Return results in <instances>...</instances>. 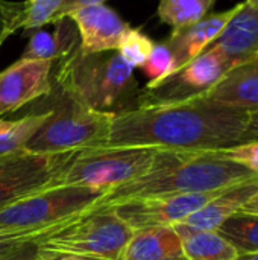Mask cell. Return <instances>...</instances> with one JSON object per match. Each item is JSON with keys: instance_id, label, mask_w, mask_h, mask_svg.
Here are the masks:
<instances>
[{"instance_id": "obj_10", "label": "cell", "mask_w": 258, "mask_h": 260, "mask_svg": "<svg viewBox=\"0 0 258 260\" xmlns=\"http://www.w3.org/2000/svg\"><path fill=\"white\" fill-rule=\"evenodd\" d=\"M225 189L199 193L135 197L105 206L109 207L132 232L152 227H173L214 200Z\"/></svg>"}, {"instance_id": "obj_33", "label": "cell", "mask_w": 258, "mask_h": 260, "mask_svg": "<svg viewBox=\"0 0 258 260\" xmlns=\"http://www.w3.org/2000/svg\"><path fill=\"white\" fill-rule=\"evenodd\" d=\"M236 260H258V253H254V254H239V257Z\"/></svg>"}, {"instance_id": "obj_9", "label": "cell", "mask_w": 258, "mask_h": 260, "mask_svg": "<svg viewBox=\"0 0 258 260\" xmlns=\"http://www.w3.org/2000/svg\"><path fill=\"white\" fill-rule=\"evenodd\" d=\"M79 152V151H78ZM76 152H21L0 160V209L36 192L58 186V180Z\"/></svg>"}, {"instance_id": "obj_29", "label": "cell", "mask_w": 258, "mask_h": 260, "mask_svg": "<svg viewBox=\"0 0 258 260\" xmlns=\"http://www.w3.org/2000/svg\"><path fill=\"white\" fill-rule=\"evenodd\" d=\"M103 2H105V0H64V2L61 3V6L58 8V11L55 12V15H53V18H52V21H55V20H58V18H61V17L68 15L71 11H75V9L81 8V6L96 5V3H103ZM52 21H50V23H52Z\"/></svg>"}, {"instance_id": "obj_12", "label": "cell", "mask_w": 258, "mask_h": 260, "mask_svg": "<svg viewBox=\"0 0 258 260\" xmlns=\"http://www.w3.org/2000/svg\"><path fill=\"white\" fill-rule=\"evenodd\" d=\"M65 17L75 23L81 38V49L85 53L117 50L122 35L131 26L103 3L81 6Z\"/></svg>"}, {"instance_id": "obj_18", "label": "cell", "mask_w": 258, "mask_h": 260, "mask_svg": "<svg viewBox=\"0 0 258 260\" xmlns=\"http://www.w3.org/2000/svg\"><path fill=\"white\" fill-rule=\"evenodd\" d=\"M184 260H236L237 250L219 232H181Z\"/></svg>"}, {"instance_id": "obj_26", "label": "cell", "mask_w": 258, "mask_h": 260, "mask_svg": "<svg viewBox=\"0 0 258 260\" xmlns=\"http://www.w3.org/2000/svg\"><path fill=\"white\" fill-rule=\"evenodd\" d=\"M225 158L239 163L258 175V140L245 142L227 149L219 151Z\"/></svg>"}, {"instance_id": "obj_22", "label": "cell", "mask_w": 258, "mask_h": 260, "mask_svg": "<svg viewBox=\"0 0 258 260\" xmlns=\"http://www.w3.org/2000/svg\"><path fill=\"white\" fill-rule=\"evenodd\" d=\"M154 44L155 41H152L146 34H143L140 29H134L129 26L119 41L117 52L132 69H141L151 56Z\"/></svg>"}, {"instance_id": "obj_34", "label": "cell", "mask_w": 258, "mask_h": 260, "mask_svg": "<svg viewBox=\"0 0 258 260\" xmlns=\"http://www.w3.org/2000/svg\"><path fill=\"white\" fill-rule=\"evenodd\" d=\"M249 5H252V6H255V8H258V0H246Z\"/></svg>"}, {"instance_id": "obj_25", "label": "cell", "mask_w": 258, "mask_h": 260, "mask_svg": "<svg viewBox=\"0 0 258 260\" xmlns=\"http://www.w3.org/2000/svg\"><path fill=\"white\" fill-rule=\"evenodd\" d=\"M67 224L56 225V227H47V229H24V230L0 227V256L11 250L18 248V247L27 245L32 242H38V241L44 239L46 236L53 235L55 232H58L59 229H62Z\"/></svg>"}, {"instance_id": "obj_8", "label": "cell", "mask_w": 258, "mask_h": 260, "mask_svg": "<svg viewBox=\"0 0 258 260\" xmlns=\"http://www.w3.org/2000/svg\"><path fill=\"white\" fill-rule=\"evenodd\" d=\"M230 69L227 56L219 49L210 46L161 82L141 88L137 107L172 104L204 96Z\"/></svg>"}, {"instance_id": "obj_2", "label": "cell", "mask_w": 258, "mask_h": 260, "mask_svg": "<svg viewBox=\"0 0 258 260\" xmlns=\"http://www.w3.org/2000/svg\"><path fill=\"white\" fill-rule=\"evenodd\" d=\"M255 175L219 151L155 149L151 168L141 177L109 190L97 206L135 197L211 192Z\"/></svg>"}, {"instance_id": "obj_19", "label": "cell", "mask_w": 258, "mask_h": 260, "mask_svg": "<svg viewBox=\"0 0 258 260\" xmlns=\"http://www.w3.org/2000/svg\"><path fill=\"white\" fill-rule=\"evenodd\" d=\"M50 111H36L20 119H0V160L26 151L27 142L49 119Z\"/></svg>"}, {"instance_id": "obj_21", "label": "cell", "mask_w": 258, "mask_h": 260, "mask_svg": "<svg viewBox=\"0 0 258 260\" xmlns=\"http://www.w3.org/2000/svg\"><path fill=\"white\" fill-rule=\"evenodd\" d=\"M211 6L213 0H161L158 17L172 30H179L207 17Z\"/></svg>"}, {"instance_id": "obj_6", "label": "cell", "mask_w": 258, "mask_h": 260, "mask_svg": "<svg viewBox=\"0 0 258 260\" xmlns=\"http://www.w3.org/2000/svg\"><path fill=\"white\" fill-rule=\"evenodd\" d=\"M155 148L99 146L75 154L58 186H79L109 192L141 177L152 163Z\"/></svg>"}, {"instance_id": "obj_5", "label": "cell", "mask_w": 258, "mask_h": 260, "mask_svg": "<svg viewBox=\"0 0 258 260\" xmlns=\"http://www.w3.org/2000/svg\"><path fill=\"white\" fill-rule=\"evenodd\" d=\"M132 233L109 207L96 206L35 244L43 254L117 260Z\"/></svg>"}, {"instance_id": "obj_1", "label": "cell", "mask_w": 258, "mask_h": 260, "mask_svg": "<svg viewBox=\"0 0 258 260\" xmlns=\"http://www.w3.org/2000/svg\"><path fill=\"white\" fill-rule=\"evenodd\" d=\"M249 113L199 96L116 114L103 146L220 151L243 143Z\"/></svg>"}, {"instance_id": "obj_7", "label": "cell", "mask_w": 258, "mask_h": 260, "mask_svg": "<svg viewBox=\"0 0 258 260\" xmlns=\"http://www.w3.org/2000/svg\"><path fill=\"white\" fill-rule=\"evenodd\" d=\"M105 195L88 187L52 186L0 209V227L24 230L62 225L94 209Z\"/></svg>"}, {"instance_id": "obj_35", "label": "cell", "mask_w": 258, "mask_h": 260, "mask_svg": "<svg viewBox=\"0 0 258 260\" xmlns=\"http://www.w3.org/2000/svg\"><path fill=\"white\" fill-rule=\"evenodd\" d=\"M181 260H184V259H181Z\"/></svg>"}, {"instance_id": "obj_15", "label": "cell", "mask_w": 258, "mask_h": 260, "mask_svg": "<svg viewBox=\"0 0 258 260\" xmlns=\"http://www.w3.org/2000/svg\"><path fill=\"white\" fill-rule=\"evenodd\" d=\"M237 6L222 12L208 14L192 26L182 27L179 30H172L170 37L164 41L175 56L176 70L199 56L219 37L225 24L234 15Z\"/></svg>"}, {"instance_id": "obj_28", "label": "cell", "mask_w": 258, "mask_h": 260, "mask_svg": "<svg viewBox=\"0 0 258 260\" xmlns=\"http://www.w3.org/2000/svg\"><path fill=\"white\" fill-rule=\"evenodd\" d=\"M0 260H40V251L36 244L32 242L2 254Z\"/></svg>"}, {"instance_id": "obj_14", "label": "cell", "mask_w": 258, "mask_h": 260, "mask_svg": "<svg viewBox=\"0 0 258 260\" xmlns=\"http://www.w3.org/2000/svg\"><path fill=\"white\" fill-rule=\"evenodd\" d=\"M210 46L219 49L231 67L258 56V8L248 2L237 5L234 15Z\"/></svg>"}, {"instance_id": "obj_20", "label": "cell", "mask_w": 258, "mask_h": 260, "mask_svg": "<svg viewBox=\"0 0 258 260\" xmlns=\"http://www.w3.org/2000/svg\"><path fill=\"white\" fill-rule=\"evenodd\" d=\"M217 232L237 250L239 254L258 253V215L237 212Z\"/></svg>"}, {"instance_id": "obj_11", "label": "cell", "mask_w": 258, "mask_h": 260, "mask_svg": "<svg viewBox=\"0 0 258 260\" xmlns=\"http://www.w3.org/2000/svg\"><path fill=\"white\" fill-rule=\"evenodd\" d=\"M53 61L23 59L0 72V116L43 99L52 91Z\"/></svg>"}, {"instance_id": "obj_31", "label": "cell", "mask_w": 258, "mask_h": 260, "mask_svg": "<svg viewBox=\"0 0 258 260\" xmlns=\"http://www.w3.org/2000/svg\"><path fill=\"white\" fill-rule=\"evenodd\" d=\"M40 251V250H38ZM40 260H100L90 259V257H79V256H68V254H43L40 253Z\"/></svg>"}, {"instance_id": "obj_23", "label": "cell", "mask_w": 258, "mask_h": 260, "mask_svg": "<svg viewBox=\"0 0 258 260\" xmlns=\"http://www.w3.org/2000/svg\"><path fill=\"white\" fill-rule=\"evenodd\" d=\"M64 0H26L23 9L14 23V32L18 29H36L52 21L55 12Z\"/></svg>"}, {"instance_id": "obj_16", "label": "cell", "mask_w": 258, "mask_h": 260, "mask_svg": "<svg viewBox=\"0 0 258 260\" xmlns=\"http://www.w3.org/2000/svg\"><path fill=\"white\" fill-rule=\"evenodd\" d=\"M204 96L222 105L246 111H257L258 56L231 67Z\"/></svg>"}, {"instance_id": "obj_30", "label": "cell", "mask_w": 258, "mask_h": 260, "mask_svg": "<svg viewBox=\"0 0 258 260\" xmlns=\"http://www.w3.org/2000/svg\"><path fill=\"white\" fill-rule=\"evenodd\" d=\"M254 140H258V110L249 113L248 126H246V131L243 136V143L245 142H254Z\"/></svg>"}, {"instance_id": "obj_17", "label": "cell", "mask_w": 258, "mask_h": 260, "mask_svg": "<svg viewBox=\"0 0 258 260\" xmlns=\"http://www.w3.org/2000/svg\"><path fill=\"white\" fill-rule=\"evenodd\" d=\"M182 244L173 227H152L132 233L117 260H181Z\"/></svg>"}, {"instance_id": "obj_3", "label": "cell", "mask_w": 258, "mask_h": 260, "mask_svg": "<svg viewBox=\"0 0 258 260\" xmlns=\"http://www.w3.org/2000/svg\"><path fill=\"white\" fill-rule=\"evenodd\" d=\"M52 82L82 105L114 116L137 108L141 90L117 50L85 53L81 44L53 62Z\"/></svg>"}, {"instance_id": "obj_32", "label": "cell", "mask_w": 258, "mask_h": 260, "mask_svg": "<svg viewBox=\"0 0 258 260\" xmlns=\"http://www.w3.org/2000/svg\"><path fill=\"white\" fill-rule=\"evenodd\" d=\"M240 212H246V213H255L258 215V190L257 193L240 209Z\"/></svg>"}, {"instance_id": "obj_27", "label": "cell", "mask_w": 258, "mask_h": 260, "mask_svg": "<svg viewBox=\"0 0 258 260\" xmlns=\"http://www.w3.org/2000/svg\"><path fill=\"white\" fill-rule=\"evenodd\" d=\"M23 9V2L0 0V44L14 34V23Z\"/></svg>"}, {"instance_id": "obj_24", "label": "cell", "mask_w": 258, "mask_h": 260, "mask_svg": "<svg viewBox=\"0 0 258 260\" xmlns=\"http://www.w3.org/2000/svg\"><path fill=\"white\" fill-rule=\"evenodd\" d=\"M141 70L148 78L146 87L155 85L176 72L175 56L166 41H160L154 44L152 53L148 58V61L143 64Z\"/></svg>"}, {"instance_id": "obj_13", "label": "cell", "mask_w": 258, "mask_h": 260, "mask_svg": "<svg viewBox=\"0 0 258 260\" xmlns=\"http://www.w3.org/2000/svg\"><path fill=\"white\" fill-rule=\"evenodd\" d=\"M258 175L245 181L236 183L225 189L214 200L187 216L179 224L173 225L181 232H217V229L257 193Z\"/></svg>"}, {"instance_id": "obj_4", "label": "cell", "mask_w": 258, "mask_h": 260, "mask_svg": "<svg viewBox=\"0 0 258 260\" xmlns=\"http://www.w3.org/2000/svg\"><path fill=\"white\" fill-rule=\"evenodd\" d=\"M50 96L55 105L47 108L49 119L27 142L33 154H64L103 146L109 137L114 114L91 110L62 93L53 82Z\"/></svg>"}]
</instances>
